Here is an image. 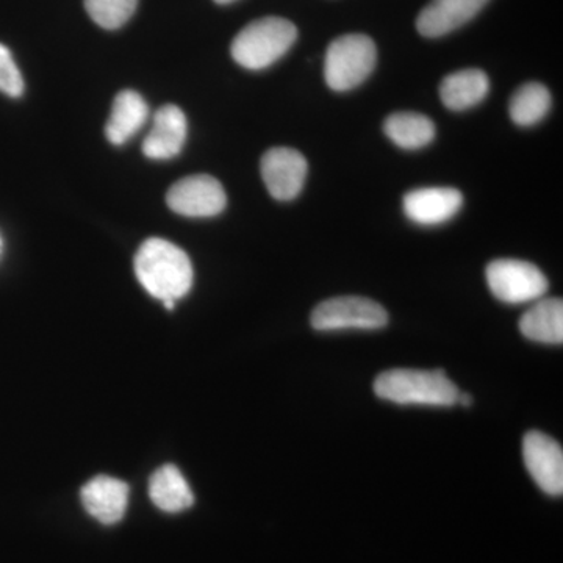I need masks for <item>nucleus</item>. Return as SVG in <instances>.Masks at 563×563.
Returning a JSON list of instances; mask_svg holds the SVG:
<instances>
[{"label":"nucleus","mask_w":563,"mask_h":563,"mask_svg":"<svg viewBox=\"0 0 563 563\" xmlns=\"http://www.w3.org/2000/svg\"><path fill=\"white\" fill-rule=\"evenodd\" d=\"M262 179L266 190L277 201H291L302 191L309 163L301 152L291 147H273L263 154Z\"/></svg>","instance_id":"8"},{"label":"nucleus","mask_w":563,"mask_h":563,"mask_svg":"<svg viewBox=\"0 0 563 563\" xmlns=\"http://www.w3.org/2000/svg\"><path fill=\"white\" fill-rule=\"evenodd\" d=\"M139 0H85V9L96 24L107 31L122 27L135 13Z\"/></svg>","instance_id":"20"},{"label":"nucleus","mask_w":563,"mask_h":563,"mask_svg":"<svg viewBox=\"0 0 563 563\" xmlns=\"http://www.w3.org/2000/svg\"><path fill=\"white\" fill-rule=\"evenodd\" d=\"M488 287L495 298L507 303L539 301L548 291L544 274L532 263L499 258L485 272Z\"/></svg>","instance_id":"6"},{"label":"nucleus","mask_w":563,"mask_h":563,"mask_svg":"<svg viewBox=\"0 0 563 563\" xmlns=\"http://www.w3.org/2000/svg\"><path fill=\"white\" fill-rule=\"evenodd\" d=\"M152 503L163 512L177 514L190 509L195 496L184 474L174 465H165L152 474L150 481Z\"/></svg>","instance_id":"17"},{"label":"nucleus","mask_w":563,"mask_h":563,"mask_svg":"<svg viewBox=\"0 0 563 563\" xmlns=\"http://www.w3.org/2000/svg\"><path fill=\"white\" fill-rule=\"evenodd\" d=\"M313 329L320 332L376 331L387 325L388 313L380 303L361 296H340L328 299L313 310L310 318Z\"/></svg>","instance_id":"5"},{"label":"nucleus","mask_w":563,"mask_h":563,"mask_svg":"<svg viewBox=\"0 0 563 563\" xmlns=\"http://www.w3.org/2000/svg\"><path fill=\"white\" fill-rule=\"evenodd\" d=\"M214 2L220 3V5H228V3L235 2V0H214Z\"/></svg>","instance_id":"22"},{"label":"nucleus","mask_w":563,"mask_h":563,"mask_svg":"<svg viewBox=\"0 0 563 563\" xmlns=\"http://www.w3.org/2000/svg\"><path fill=\"white\" fill-rule=\"evenodd\" d=\"M490 0H431L417 18V31L440 38L472 21Z\"/></svg>","instance_id":"11"},{"label":"nucleus","mask_w":563,"mask_h":563,"mask_svg":"<svg viewBox=\"0 0 563 563\" xmlns=\"http://www.w3.org/2000/svg\"><path fill=\"white\" fill-rule=\"evenodd\" d=\"M384 132L401 150H421L435 139V125L415 111H398L384 122Z\"/></svg>","instance_id":"18"},{"label":"nucleus","mask_w":563,"mask_h":563,"mask_svg":"<svg viewBox=\"0 0 563 563\" xmlns=\"http://www.w3.org/2000/svg\"><path fill=\"white\" fill-rule=\"evenodd\" d=\"M187 118L176 106H165L154 117V128L143 143V152L151 161H172L184 150L187 141Z\"/></svg>","instance_id":"12"},{"label":"nucleus","mask_w":563,"mask_h":563,"mask_svg":"<svg viewBox=\"0 0 563 563\" xmlns=\"http://www.w3.org/2000/svg\"><path fill=\"white\" fill-rule=\"evenodd\" d=\"M526 468L544 493H563V451L561 444L547 433L532 431L523 440Z\"/></svg>","instance_id":"9"},{"label":"nucleus","mask_w":563,"mask_h":563,"mask_svg":"<svg viewBox=\"0 0 563 563\" xmlns=\"http://www.w3.org/2000/svg\"><path fill=\"white\" fill-rule=\"evenodd\" d=\"M0 91L10 98H20L24 92V79L13 60L9 47L0 44Z\"/></svg>","instance_id":"21"},{"label":"nucleus","mask_w":563,"mask_h":563,"mask_svg":"<svg viewBox=\"0 0 563 563\" xmlns=\"http://www.w3.org/2000/svg\"><path fill=\"white\" fill-rule=\"evenodd\" d=\"M404 213L421 225H439L450 221L463 206V195L455 188H420L404 196Z\"/></svg>","instance_id":"10"},{"label":"nucleus","mask_w":563,"mask_h":563,"mask_svg":"<svg viewBox=\"0 0 563 563\" xmlns=\"http://www.w3.org/2000/svg\"><path fill=\"white\" fill-rule=\"evenodd\" d=\"M374 391L380 399L402 406L451 407L457 404L459 388L443 372L391 369L379 374Z\"/></svg>","instance_id":"2"},{"label":"nucleus","mask_w":563,"mask_h":563,"mask_svg":"<svg viewBox=\"0 0 563 563\" xmlns=\"http://www.w3.org/2000/svg\"><path fill=\"white\" fill-rule=\"evenodd\" d=\"M169 209L188 218H211L224 211L228 195L221 181L209 174H196L176 181L166 195Z\"/></svg>","instance_id":"7"},{"label":"nucleus","mask_w":563,"mask_h":563,"mask_svg":"<svg viewBox=\"0 0 563 563\" xmlns=\"http://www.w3.org/2000/svg\"><path fill=\"white\" fill-rule=\"evenodd\" d=\"M377 47L369 36L350 33L329 44L324 58V79L333 91H350L372 76Z\"/></svg>","instance_id":"4"},{"label":"nucleus","mask_w":563,"mask_h":563,"mask_svg":"<svg viewBox=\"0 0 563 563\" xmlns=\"http://www.w3.org/2000/svg\"><path fill=\"white\" fill-rule=\"evenodd\" d=\"M150 117V107L143 96L125 90L114 98L111 114L106 125V135L114 146H122L143 128Z\"/></svg>","instance_id":"14"},{"label":"nucleus","mask_w":563,"mask_h":563,"mask_svg":"<svg viewBox=\"0 0 563 563\" xmlns=\"http://www.w3.org/2000/svg\"><path fill=\"white\" fill-rule=\"evenodd\" d=\"M490 91V80L481 69H462L444 77L440 84V99L446 109L463 111L484 101Z\"/></svg>","instance_id":"15"},{"label":"nucleus","mask_w":563,"mask_h":563,"mask_svg":"<svg viewBox=\"0 0 563 563\" xmlns=\"http://www.w3.org/2000/svg\"><path fill=\"white\" fill-rule=\"evenodd\" d=\"M551 103H553V98H551L550 90L542 84L529 81V84L521 85L510 98V118L517 125L531 128L547 117Z\"/></svg>","instance_id":"19"},{"label":"nucleus","mask_w":563,"mask_h":563,"mask_svg":"<svg viewBox=\"0 0 563 563\" xmlns=\"http://www.w3.org/2000/svg\"><path fill=\"white\" fill-rule=\"evenodd\" d=\"M3 254V239L2 233H0V257H2Z\"/></svg>","instance_id":"23"},{"label":"nucleus","mask_w":563,"mask_h":563,"mask_svg":"<svg viewBox=\"0 0 563 563\" xmlns=\"http://www.w3.org/2000/svg\"><path fill=\"white\" fill-rule=\"evenodd\" d=\"M133 266L144 290L163 302H176L191 290L190 257L166 240H146L136 252Z\"/></svg>","instance_id":"1"},{"label":"nucleus","mask_w":563,"mask_h":563,"mask_svg":"<svg viewBox=\"0 0 563 563\" xmlns=\"http://www.w3.org/2000/svg\"><path fill=\"white\" fill-rule=\"evenodd\" d=\"M81 504L102 525H117L128 510L129 485L110 476H98L85 484Z\"/></svg>","instance_id":"13"},{"label":"nucleus","mask_w":563,"mask_h":563,"mask_svg":"<svg viewBox=\"0 0 563 563\" xmlns=\"http://www.w3.org/2000/svg\"><path fill=\"white\" fill-rule=\"evenodd\" d=\"M520 331L526 339L547 344L563 343L562 299L548 298L536 301L521 317Z\"/></svg>","instance_id":"16"},{"label":"nucleus","mask_w":563,"mask_h":563,"mask_svg":"<svg viewBox=\"0 0 563 563\" xmlns=\"http://www.w3.org/2000/svg\"><path fill=\"white\" fill-rule=\"evenodd\" d=\"M298 40V29L284 18L252 21L232 41L233 60L250 70L269 68L280 60Z\"/></svg>","instance_id":"3"}]
</instances>
